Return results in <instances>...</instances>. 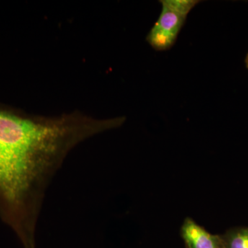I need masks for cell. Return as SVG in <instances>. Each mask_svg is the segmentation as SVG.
Here are the masks:
<instances>
[{
	"label": "cell",
	"instance_id": "6da1fadb",
	"mask_svg": "<svg viewBox=\"0 0 248 248\" xmlns=\"http://www.w3.org/2000/svg\"><path fill=\"white\" fill-rule=\"evenodd\" d=\"M115 126L77 111L46 117L0 106V218L23 248H36L46 192L68 153Z\"/></svg>",
	"mask_w": 248,
	"mask_h": 248
},
{
	"label": "cell",
	"instance_id": "3957f363",
	"mask_svg": "<svg viewBox=\"0 0 248 248\" xmlns=\"http://www.w3.org/2000/svg\"><path fill=\"white\" fill-rule=\"evenodd\" d=\"M180 234L186 248H226L221 235L211 234L190 217L183 222Z\"/></svg>",
	"mask_w": 248,
	"mask_h": 248
},
{
	"label": "cell",
	"instance_id": "5b68a950",
	"mask_svg": "<svg viewBox=\"0 0 248 248\" xmlns=\"http://www.w3.org/2000/svg\"><path fill=\"white\" fill-rule=\"evenodd\" d=\"M245 64H246V68L248 69V53L246 57V60H245Z\"/></svg>",
	"mask_w": 248,
	"mask_h": 248
},
{
	"label": "cell",
	"instance_id": "277c9868",
	"mask_svg": "<svg viewBox=\"0 0 248 248\" xmlns=\"http://www.w3.org/2000/svg\"><path fill=\"white\" fill-rule=\"evenodd\" d=\"M221 236L226 248H248V227L231 228Z\"/></svg>",
	"mask_w": 248,
	"mask_h": 248
},
{
	"label": "cell",
	"instance_id": "7a4b0ae2",
	"mask_svg": "<svg viewBox=\"0 0 248 248\" xmlns=\"http://www.w3.org/2000/svg\"><path fill=\"white\" fill-rule=\"evenodd\" d=\"M198 0H161V14L146 37L147 42L156 51L172 48L184 27L189 13Z\"/></svg>",
	"mask_w": 248,
	"mask_h": 248
}]
</instances>
